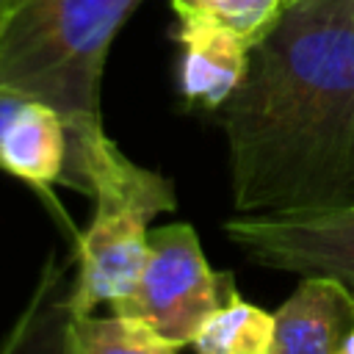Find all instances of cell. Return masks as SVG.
Returning a JSON list of instances; mask_svg holds the SVG:
<instances>
[{
    "label": "cell",
    "instance_id": "obj_4",
    "mask_svg": "<svg viewBox=\"0 0 354 354\" xmlns=\"http://www.w3.org/2000/svg\"><path fill=\"white\" fill-rule=\"evenodd\" d=\"M235 290L232 271L210 268L191 224L174 221L149 230L144 266L133 288L111 310L155 329L177 348L191 346L202 324Z\"/></svg>",
    "mask_w": 354,
    "mask_h": 354
},
{
    "label": "cell",
    "instance_id": "obj_5",
    "mask_svg": "<svg viewBox=\"0 0 354 354\" xmlns=\"http://www.w3.org/2000/svg\"><path fill=\"white\" fill-rule=\"evenodd\" d=\"M224 235L252 263L354 290V202L307 213H235Z\"/></svg>",
    "mask_w": 354,
    "mask_h": 354
},
{
    "label": "cell",
    "instance_id": "obj_9",
    "mask_svg": "<svg viewBox=\"0 0 354 354\" xmlns=\"http://www.w3.org/2000/svg\"><path fill=\"white\" fill-rule=\"evenodd\" d=\"M69 285L66 263L50 252L22 313L0 343V354H69Z\"/></svg>",
    "mask_w": 354,
    "mask_h": 354
},
{
    "label": "cell",
    "instance_id": "obj_1",
    "mask_svg": "<svg viewBox=\"0 0 354 354\" xmlns=\"http://www.w3.org/2000/svg\"><path fill=\"white\" fill-rule=\"evenodd\" d=\"M221 124L235 213L354 202V0H288Z\"/></svg>",
    "mask_w": 354,
    "mask_h": 354
},
{
    "label": "cell",
    "instance_id": "obj_14",
    "mask_svg": "<svg viewBox=\"0 0 354 354\" xmlns=\"http://www.w3.org/2000/svg\"><path fill=\"white\" fill-rule=\"evenodd\" d=\"M6 6H8V0H0V25H3V17H6Z\"/></svg>",
    "mask_w": 354,
    "mask_h": 354
},
{
    "label": "cell",
    "instance_id": "obj_3",
    "mask_svg": "<svg viewBox=\"0 0 354 354\" xmlns=\"http://www.w3.org/2000/svg\"><path fill=\"white\" fill-rule=\"evenodd\" d=\"M141 0H8L0 86L53 105L69 127H97L113 36Z\"/></svg>",
    "mask_w": 354,
    "mask_h": 354
},
{
    "label": "cell",
    "instance_id": "obj_6",
    "mask_svg": "<svg viewBox=\"0 0 354 354\" xmlns=\"http://www.w3.org/2000/svg\"><path fill=\"white\" fill-rule=\"evenodd\" d=\"M0 171L36 191L61 230L77 238L80 230L55 199V185L69 188V127L53 105L22 94L0 130Z\"/></svg>",
    "mask_w": 354,
    "mask_h": 354
},
{
    "label": "cell",
    "instance_id": "obj_11",
    "mask_svg": "<svg viewBox=\"0 0 354 354\" xmlns=\"http://www.w3.org/2000/svg\"><path fill=\"white\" fill-rule=\"evenodd\" d=\"M72 313V310H69ZM69 354H177L180 348L127 315H69Z\"/></svg>",
    "mask_w": 354,
    "mask_h": 354
},
{
    "label": "cell",
    "instance_id": "obj_13",
    "mask_svg": "<svg viewBox=\"0 0 354 354\" xmlns=\"http://www.w3.org/2000/svg\"><path fill=\"white\" fill-rule=\"evenodd\" d=\"M337 354H354V299H351V318H348V326H346V332L340 337Z\"/></svg>",
    "mask_w": 354,
    "mask_h": 354
},
{
    "label": "cell",
    "instance_id": "obj_12",
    "mask_svg": "<svg viewBox=\"0 0 354 354\" xmlns=\"http://www.w3.org/2000/svg\"><path fill=\"white\" fill-rule=\"evenodd\" d=\"M180 19L213 22L254 44L279 19L288 0H171Z\"/></svg>",
    "mask_w": 354,
    "mask_h": 354
},
{
    "label": "cell",
    "instance_id": "obj_8",
    "mask_svg": "<svg viewBox=\"0 0 354 354\" xmlns=\"http://www.w3.org/2000/svg\"><path fill=\"white\" fill-rule=\"evenodd\" d=\"M354 290L326 277H301L277 307L274 354H337L351 318Z\"/></svg>",
    "mask_w": 354,
    "mask_h": 354
},
{
    "label": "cell",
    "instance_id": "obj_10",
    "mask_svg": "<svg viewBox=\"0 0 354 354\" xmlns=\"http://www.w3.org/2000/svg\"><path fill=\"white\" fill-rule=\"evenodd\" d=\"M277 313L246 301L238 290L202 324L191 340L194 354H274Z\"/></svg>",
    "mask_w": 354,
    "mask_h": 354
},
{
    "label": "cell",
    "instance_id": "obj_7",
    "mask_svg": "<svg viewBox=\"0 0 354 354\" xmlns=\"http://www.w3.org/2000/svg\"><path fill=\"white\" fill-rule=\"evenodd\" d=\"M177 39L183 47L177 69L183 100L191 108L221 111L246 75L252 44L202 19H180Z\"/></svg>",
    "mask_w": 354,
    "mask_h": 354
},
{
    "label": "cell",
    "instance_id": "obj_2",
    "mask_svg": "<svg viewBox=\"0 0 354 354\" xmlns=\"http://www.w3.org/2000/svg\"><path fill=\"white\" fill-rule=\"evenodd\" d=\"M69 127V124H66ZM69 188L94 202L86 230L72 241V315L124 296L147 257L149 224L177 207L169 177L133 163L100 127H69Z\"/></svg>",
    "mask_w": 354,
    "mask_h": 354
}]
</instances>
